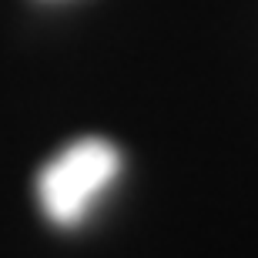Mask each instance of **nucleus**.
I'll use <instances>...</instances> for the list:
<instances>
[{
    "mask_svg": "<svg viewBox=\"0 0 258 258\" xmlns=\"http://www.w3.org/2000/svg\"><path fill=\"white\" fill-rule=\"evenodd\" d=\"M121 154L104 138L71 141L37 174V201L57 228H77L114 184Z\"/></svg>",
    "mask_w": 258,
    "mask_h": 258,
    "instance_id": "nucleus-1",
    "label": "nucleus"
}]
</instances>
